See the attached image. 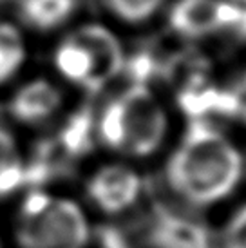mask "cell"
Listing matches in <instances>:
<instances>
[{"label": "cell", "instance_id": "1", "mask_svg": "<svg viewBox=\"0 0 246 248\" xmlns=\"http://www.w3.org/2000/svg\"><path fill=\"white\" fill-rule=\"evenodd\" d=\"M246 176L239 143L208 120H192L165 159L163 178L190 208H214L232 200Z\"/></svg>", "mask_w": 246, "mask_h": 248}, {"label": "cell", "instance_id": "2", "mask_svg": "<svg viewBox=\"0 0 246 248\" xmlns=\"http://www.w3.org/2000/svg\"><path fill=\"white\" fill-rule=\"evenodd\" d=\"M170 131V109L149 83L129 82L94 110L96 145L109 152L110 158L130 163L159 154Z\"/></svg>", "mask_w": 246, "mask_h": 248}, {"label": "cell", "instance_id": "3", "mask_svg": "<svg viewBox=\"0 0 246 248\" xmlns=\"http://www.w3.org/2000/svg\"><path fill=\"white\" fill-rule=\"evenodd\" d=\"M127 55L114 29L102 22H83L60 33L51 49V69L65 89L94 96L125 73Z\"/></svg>", "mask_w": 246, "mask_h": 248}, {"label": "cell", "instance_id": "4", "mask_svg": "<svg viewBox=\"0 0 246 248\" xmlns=\"http://www.w3.org/2000/svg\"><path fill=\"white\" fill-rule=\"evenodd\" d=\"M13 203V248H91L94 227L80 200L58 188H28Z\"/></svg>", "mask_w": 246, "mask_h": 248}, {"label": "cell", "instance_id": "5", "mask_svg": "<svg viewBox=\"0 0 246 248\" xmlns=\"http://www.w3.org/2000/svg\"><path fill=\"white\" fill-rule=\"evenodd\" d=\"M83 205L103 217H122L143 198V176L136 163L110 158L91 167L83 178Z\"/></svg>", "mask_w": 246, "mask_h": 248}, {"label": "cell", "instance_id": "6", "mask_svg": "<svg viewBox=\"0 0 246 248\" xmlns=\"http://www.w3.org/2000/svg\"><path fill=\"white\" fill-rule=\"evenodd\" d=\"M67 89L53 75L20 78L9 87L6 114L9 122L28 131H46L65 112Z\"/></svg>", "mask_w": 246, "mask_h": 248}, {"label": "cell", "instance_id": "7", "mask_svg": "<svg viewBox=\"0 0 246 248\" xmlns=\"http://www.w3.org/2000/svg\"><path fill=\"white\" fill-rule=\"evenodd\" d=\"M176 35L190 42L228 33L230 11L226 0H176L169 13Z\"/></svg>", "mask_w": 246, "mask_h": 248}, {"label": "cell", "instance_id": "8", "mask_svg": "<svg viewBox=\"0 0 246 248\" xmlns=\"http://www.w3.org/2000/svg\"><path fill=\"white\" fill-rule=\"evenodd\" d=\"M78 0H16L15 15L26 33L55 35L71 28Z\"/></svg>", "mask_w": 246, "mask_h": 248}, {"label": "cell", "instance_id": "9", "mask_svg": "<svg viewBox=\"0 0 246 248\" xmlns=\"http://www.w3.org/2000/svg\"><path fill=\"white\" fill-rule=\"evenodd\" d=\"M26 147L11 127L0 124V205L26 190Z\"/></svg>", "mask_w": 246, "mask_h": 248}, {"label": "cell", "instance_id": "10", "mask_svg": "<svg viewBox=\"0 0 246 248\" xmlns=\"http://www.w3.org/2000/svg\"><path fill=\"white\" fill-rule=\"evenodd\" d=\"M29 63L28 33L16 20L0 18V91L22 78Z\"/></svg>", "mask_w": 246, "mask_h": 248}, {"label": "cell", "instance_id": "11", "mask_svg": "<svg viewBox=\"0 0 246 248\" xmlns=\"http://www.w3.org/2000/svg\"><path fill=\"white\" fill-rule=\"evenodd\" d=\"M152 248H210L205 230L181 217H167L152 230Z\"/></svg>", "mask_w": 246, "mask_h": 248}, {"label": "cell", "instance_id": "12", "mask_svg": "<svg viewBox=\"0 0 246 248\" xmlns=\"http://www.w3.org/2000/svg\"><path fill=\"white\" fill-rule=\"evenodd\" d=\"M167 0H103L105 7L116 20L129 26H141L152 20Z\"/></svg>", "mask_w": 246, "mask_h": 248}, {"label": "cell", "instance_id": "13", "mask_svg": "<svg viewBox=\"0 0 246 248\" xmlns=\"http://www.w3.org/2000/svg\"><path fill=\"white\" fill-rule=\"evenodd\" d=\"M219 112L246 125V67L221 85Z\"/></svg>", "mask_w": 246, "mask_h": 248}, {"label": "cell", "instance_id": "14", "mask_svg": "<svg viewBox=\"0 0 246 248\" xmlns=\"http://www.w3.org/2000/svg\"><path fill=\"white\" fill-rule=\"evenodd\" d=\"M219 248H246V200L239 201L223 221Z\"/></svg>", "mask_w": 246, "mask_h": 248}, {"label": "cell", "instance_id": "15", "mask_svg": "<svg viewBox=\"0 0 246 248\" xmlns=\"http://www.w3.org/2000/svg\"><path fill=\"white\" fill-rule=\"evenodd\" d=\"M9 245H7V239L2 235V232H0V248H7Z\"/></svg>", "mask_w": 246, "mask_h": 248}]
</instances>
